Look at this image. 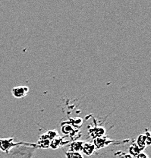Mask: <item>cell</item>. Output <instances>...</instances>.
Instances as JSON below:
<instances>
[{"mask_svg":"<svg viewBox=\"0 0 151 158\" xmlns=\"http://www.w3.org/2000/svg\"><path fill=\"white\" fill-rule=\"evenodd\" d=\"M35 148L18 146L11 148L8 152V158H32L34 154Z\"/></svg>","mask_w":151,"mask_h":158,"instance_id":"6da1fadb","label":"cell"},{"mask_svg":"<svg viewBox=\"0 0 151 158\" xmlns=\"http://www.w3.org/2000/svg\"><path fill=\"white\" fill-rule=\"evenodd\" d=\"M29 88L27 86L21 85V86L14 87L11 90L13 96L16 98H22L28 94Z\"/></svg>","mask_w":151,"mask_h":158,"instance_id":"7a4b0ae2","label":"cell"},{"mask_svg":"<svg viewBox=\"0 0 151 158\" xmlns=\"http://www.w3.org/2000/svg\"><path fill=\"white\" fill-rule=\"evenodd\" d=\"M95 149H96V147H95L94 144H91V143H84V144L82 151H83L86 155L90 156L91 155V154H93Z\"/></svg>","mask_w":151,"mask_h":158,"instance_id":"3957f363","label":"cell"},{"mask_svg":"<svg viewBox=\"0 0 151 158\" xmlns=\"http://www.w3.org/2000/svg\"><path fill=\"white\" fill-rule=\"evenodd\" d=\"M84 142L83 141H75V142H73L71 145V151H75V152H79L81 153L83 150V146Z\"/></svg>","mask_w":151,"mask_h":158,"instance_id":"277c9868","label":"cell"},{"mask_svg":"<svg viewBox=\"0 0 151 158\" xmlns=\"http://www.w3.org/2000/svg\"><path fill=\"white\" fill-rule=\"evenodd\" d=\"M147 141H146L145 135H141L138 136L137 140V146L141 151H142L144 148L147 147Z\"/></svg>","mask_w":151,"mask_h":158,"instance_id":"5b68a950","label":"cell"},{"mask_svg":"<svg viewBox=\"0 0 151 158\" xmlns=\"http://www.w3.org/2000/svg\"><path fill=\"white\" fill-rule=\"evenodd\" d=\"M57 135H58V133H57L56 131H52V130H51V131H49L47 133H45L43 136L45 138H47V139L51 141V140H53Z\"/></svg>","mask_w":151,"mask_h":158,"instance_id":"8992f818","label":"cell"},{"mask_svg":"<svg viewBox=\"0 0 151 158\" xmlns=\"http://www.w3.org/2000/svg\"><path fill=\"white\" fill-rule=\"evenodd\" d=\"M66 158H83V155L79 152L75 151H68L65 154Z\"/></svg>","mask_w":151,"mask_h":158,"instance_id":"52a82bcc","label":"cell"},{"mask_svg":"<svg viewBox=\"0 0 151 158\" xmlns=\"http://www.w3.org/2000/svg\"><path fill=\"white\" fill-rule=\"evenodd\" d=\"M129 151H130L131 156L133 155V156H134V157H137V156L139 154H140V152L141 151L137 145L131 146V148H130V149H129Z\"/></svg>","mask_w":151,"mask_h":158,"instance_id":"ba28073f","label":"cell"},{"mask_svg":"<svg viewBox=\"0 0 151 158\" xmlns=\"http://www.w3.org/2000/svg\"><path fill=\"white\" fill-rule=\"evenodd\" d=\"M137 158H149V157L148 156H147L146 154H144V153H140V154L137 156Z\"/></svg>","mask_w":151,"mask_h":158,"instance_id":"9c48e42d","label":"cell"},{"mask_svg":"<svg viewBox=\"0 0 151 158\" xmlns=\"http://www.w3.org/2000/svg\"><path fill=\"white\" fill-rule=\"evenodd\" d=\"M125 158H134V157H131V155H126L125 156Z\"/></svg>","mask_w":151,"mask_h":158,"instance_id":"30bf717a","label":"cell"}]
</instances>
